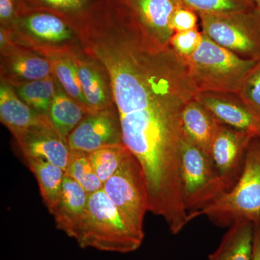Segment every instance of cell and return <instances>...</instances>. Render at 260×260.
I'll use <instances>...</instances> for the list:
<instances>
[{
    "mask_svg": "<svg viewBox=\"0 0 260 260\" xmlns=\"http://www.w3.org/2000/svg\"><path fill=\"white\" fill-rule=\"evenodd\" d=\"M201 215L221 227L242 220L260 222V135L251 138L242 174L236 184L203 209L189 213V221Z\"/></svg>",
    "mask_w": 260,
    "mask_h": 260,
    "instance_id": "cell-1",
    "label": "cell"
},
{
    "mask_svg": "<svg viewBox=\"0 0 260 260\" xmlns=\"http://www.w3.org/2000/svg\"><path fill=\"white\" fill-rule=\"evenodd\" d=\"M144 237L126 221L102 188L89 194L85 217L74 239L83 249L126 254L136 251Z\"/></svg>",
    "mask_w": 260,
    "mask_h": 260,
    "instance_id": "cell-2",
    "label": "cell"
},
{
    "mask_svg": "<svg viewBox=\"0 0 260 260\" xmlns=\"http://www.w3.org/2000/svg\"><path fill=\"white\" fill-rule=\"evenodd\" d=\"M203 34L197 51L189 57L184 58L197 88L199 92L237 95L244 80L260 61L241 57Z\"/></svg>",
    "mask_w": 260,
    "mask_h": 260,
    "instance_id": "cell-3",
    "label": "cell"
},
{
    "mask_svg": "<svg viewBox=\"0 0 260 260\" xmlns=\"http://www.w3.org/2000/svg\"><path fill=\"white\" fill-rule=\"evenodd\" d=\"M180 177L183 200L189 213L203 209L229 191L210 155L185 135L181 147Z\"/></svg>",
    "mask_w": 260,
    "mask_h": 260,
    "instance_id": "cell-4",
    "label": "cell"
},
{
    "mask_svg": "<svg viewBox=\"0 0 260 260\" xmlns=\"http://www.w3.org/2000/svg\"><path fill=\"white\" fill-rule=\"evenodd\" d=\"M198 16L202 32L214 42L244 59L260 61V15L256 7Z\"/></svg>",
    "mask_w": 260,
    "mask_h": 260,
    "instance_id": "cell-5",
    "label": "cell"
},
{
    "mask_svg": "<svg viewBox=\"0 0 260 260\" xmlns=\"http://www.w3.org/2000/svg\"><path fill=\"white\" fill-rule=\"evenodd\" d=\"M103 189L135 230L145 236L144 218L149 211L146 181L139 161L131 153L103 184Z\"/></svg>",
    "mask_w": 260,
    "mask_h": 260,
    "instance_id": "cell-6",
    "label": "cell"
},
{
    "mask_svg": "<svg viewBox=\"0 0 260 260\" xmlns=\"http://www.w3.org/2000/svg\"><path fill=\"white\" fill-rule=\"evenodd\" d=\"M67 143L72 151L85 153L107 145L123 143L116 108L89 113L70 133Z\"/></svg>",
    "mask_w": 260,
    "mask_h": 260,
    "instance_id": "cell-7",
    "label": "cell"
},
{
    "mask_svg": "<svg viewBox=\"0 0 260 260\" xmlns=\"http://www.w3.org/2000/svg\"><path fill=\"white\" fill-rule=\"evenodd\" d=\"M254 135L221 123L215 133L210 146V156L229 190L240 177L246 149Z\"/></svg>",
    "mask_w": 260,
    "mask_h": 260,
    "instance_id": "cell-8",
    "label": "cell"
},
{
    "mask_svg": "<svg viewBox=\"0 0 260 260\" xmlns=\"http://www.w3.org/2000/svg\"><path fill=\"white\" fill-rule=\"evenodd\" d=\"M25 158L40 159L66 170L70 155L67 140L50 121L14 136Z\"/></svg>",
    "mask_w": 260,
    "mask_h": 260,
    "instance_id": "cell-9",
    "label": "cell"
},
{
    "mask_svg": "<svg viewBox=\"0 0 260 260\" xmlns=\"http://www.w3.org/2000/svg\"><path fill=\"white\" fill-rule=\"evenodd\" d=\"M234 94L198 92L195 99L198 101L214 117L224 124L253 134L260 135V124L244 105L239 96Z\"/></svg>",
    "mask_w": 260,
    "mask_h": 260,
    "instance_id": "cell-10",
    "label": "cell"
},
{
    "mask_svg": "<svg viewBox=\"0 0 260 260\" xmlns=\"http://www.w3.org/2000/svg\"><path fill=\"white\" fill-rule=\"evenodd\" d=\"M139 23L164 46H170L174 34L171 28L173 13L182 5L179 0H125Z\"/></svg>",
    "mask_w": 260,
    "mask_h": 260,
    "instance_id": "cell-11",
    "label": "cell"
},
{
    "mask_svg": "<svg viewBox=\"0 0 260 260\" xmlns=\"http://www.w3.org/2000/svg\"><path fill=\"white\" fill-rule=\"evenodd\" d=\"M88 196L78 182L65 174L59 200L50 213L56 229L75 239L85 217Z\"/></svg>",
    "mask_w": 260,
    "mask_h": 260,
    "instance_id": "cell-12",
    "label": "cell"
},
{
    "mask_svg": "<svg viewBox=\"0 0 260 260\" xmlns=\"http://www.w3.org/2000/svg\"><path fill=\"white\" fill-rule=\"evenodd\" d=\"M0 119L13 136L49 121L47 116L34 110L5 84L0 87Z\"/></svg>",
    "mask_w": 260,
    "mask_h": 260,
    "instance_id": "cell-13",
    "label": "cell"
},
{
    "mask_svg": "<svg viewBox=\"0 0 260 260\" xmlns=\"http://www.w3.org/2000/svg\"><path fill=\"white\" fill-rule=\"evenodd\" d=\"M220 123L196 99L184 108L182 124L184 135L210 155V146Z\"/></svg>",
    "mask_w": 260,
    "mask_h": 260,
    "instance_id": "cell-14",
    "label": "cell"
},
{
    "mask_svg": "<svg viewBox=\"0 0 260 260\" xmlns=\"http://www.w3.org/2000/svg\"><path fill=\"white\" fill-rule=\"evenodd\" d=\"M16 22L34 37L46 42H64L71 39L74 31L69 22L45 11L22 12Z\"/></svg>",
    "mask_w": 260,
    "mask_h": 260,
    "instance_id": "cell-15",
    "label": "cell"
},
{
    "mask_svg": "<svg viewBox=\"0 0 260 260\" xmlns=\"http://www.w3.org/2000/svg\"><path fill=\"white\" fill-rule=\"evenodd\" d=\"M254 232L252 222L242 220L233 224L208 260H251Z\"/></svg>",
    "mask_w": 260,
    "mask_h": 260,
    "instance_id": "cell-16",
    "label": "cell"
},
{
    "mask_svg": "<svg viewBox=\"0 0 260 260\" xmlns=\"http://www.w3.org/2000/svg\"><path fill=\"white\" fill-rule=\"evenodd\" d=\"M58 86L48 117L56 132L67 140L88 113Z\"/></svg>",
    "mask_w": 260,
    "mask_h": 260,
    "instance_id": "cell-17",
    "label": "cell"
},
{
    "mask_svg": "<svg viewBox=\"0 0 260 260\" xmlns=\"http://www.w3.org/2000/svg\"><path fill=\"white\" fill-rule=\"evenodd\" d=\"M25 160L37 179L43 201L51 213L59 200L65 172L60 167L40 159L28 158Z\"/></svg>",
    "mask_w": 260,
    "mask_h": 260,
    "instance_id": "cell-18",
    "label": "cell"
},
{
    "mask_svg": "<svg viewBox=\"0 0 260 260\" xmlns=\"http://www.w3.org/2000/svg\"><path fill=\"white\" fill-rule=\"evenodd\" d=\"M104 0H19L20 13L45 11L59 15L69 23L91 12Z\"/></svg>",
    "mask_w": 260,
    "mask_h": 260,
    "instance_id": "cell-19",
    "label": "cell"
},
{
    "mask_svg": "<svg viewBox=\"0 0 260 260\" xmlns=\"http://www.w3.org/2000/svg\"><path fill=\"white\" fill-rule=\"evenodd\" d=\"M84 96L89 112H99L112 107L105 82L102 75L90 64L75 61Z\"/></svg>",
    "mask_w": 260,
    "mask_h": 260,
    "instance_id": "cell-20",
    "label": "cell"
},
{
    "mask_svg": "<svg viewBox=\"0 0 260 260\" xmlns=\"http://www.w3.org/2000/svg\"><path fill=\"white\" fill-rule=\"evenodd\" d=\"M57 86L53 78L49 77L46 79L22 84L17 89V93L34 110L48 116Z\"/></svg>",
    "mask_w": 260,
    "mask_h": 260,
    "instance_id": "cell-21",
    "label": "cell"
},
{
    "mask_svg": "<svg viewBox=\"0 0 260 260\" xmlns=\"http://www.w3.org/2000/svg\"><path fill=\"white\" fill-rule=\"evenodd\" d=\"M129 153L125 145L121 143L103 147L88 155L94 170L104 184L117 171Z\"/></svg>",
    "mask_w": 260,
    "mask_h": 260,
    "instance_id": "cell-22",
    "label": "cell"
},
{
    "mask_svg": "<svg viewBox=\"0 0 260 260\" xmlns=\"http://www.w3.org/2000/svg\"><path fill=\"white\" fill-rule=\"evenodd\" d=\"M65 174L78 182L89 194L103 188L102 181L94 170L88 153L70 150Z\"/></svg>",
    "mask_w": 260,
    "mask_h": 260,
    "instance_id": "cell-23",
    "label": "cell"
},
{
    "mask_svg": "<svg viewBox=\"0 0 260 260\" xmlns=\"http://www.w3.org/2000/svg\"><path fill=\"white\" fill-rule=\"evenodd\" d=\"M53 68V64L47 59L32 55L19 56L10 64L13 75L28 82L49 78Z\"/></svg>",
    "mask_w": 260,
    "mask_h": 260,
    "instance_id": "cell-24",
    "label": "cell"
},
{
    "mask_svg": "<svg viewBox=\"0 0 260 260\" xmlns=\"http://www.w3.org/2000/svg\"><path fill=\"white\" fill-rule=\"evenodd\" d=\"M55 74L65 92L88 112L86 100L84 96L75 61L61 59L53 63Z\"/></svg>",
    "mask_w": 260,
    "mask_h": 260,
    "instance_id": "cell-25",
    "label": "cell"
},
{
    "mask_svg": "<svg viewBox=\"0 0 260 260\" xmlns=\"http://www.w3.org/2000/svg\"><path fill=\"white\" fill-rule=\"evenodd\" d=\"M198 14L234 13L255 7L251 0H179Z\"/></svg>",
    "mask_w": 260,
    "mask_h": 260,
    "instance_id": "cell-26",
    "label": "cell"
},
{
    "mask_svg": "<svg viewBox=\"0 0 260 260\" xmlns=\"http://www.w3.org/2000/svg\"><path fill=\"white\" fill-rule=\"evenodd\" d=\"M237 95L260 124V61L244 80Z\"/></svg>",
    "mask_w": 260,
    "mask_h": 260,
    "instance_id": "cell-27",
    "label": "cell"
},
{
    "mask_svg": "<svg viewBox=\"0 0 260 260\" xmlns=\"http://www.w3.org/2000/svg\"><path fill=\"white\" fill-rule=\"evenodd\" d=\"M203 36V32L198 28L174 32L171 39L170 46L177 54L185 59L192 55L200 47Z\"/></svg>",
    "mask_w": 260,
    "mask_h": 260,
    "instance_id": "cell-28",
    "label": "cell"
},
{
    "mask_svg": "<svg viewBox=\"0 0 260 260\" xmlns=\"http://www.w3.org/2000/svg\"><path fill=\"white\" fill-rule=\"evenodd\" d=\"M198 17V13L184 5H181L173 13L171 19V28L174 32L196 29Z\"/></svg>",
    "mask_w": 260,
    "mask_h": 260,
    "instance_id": "cell-29",
    "label": "cell"
},
{
    "mask_svg": "<svg viewBox=\"0 0 260 260\" xmlns=\"http://www.w3.org/2000/svg\"><path fill=\"white\" fill-rule=\"evenodd\" d=\"M20 13L19 0H0V20L3 25L16 21Z\"/></svg>",
    "mask_w": 260,
    "mask_h": 260,
    "instance_id": "cell-30",
    "label": "cell"
},
{
    "mask_svg": "<svg viewBox=\"0 0 260 260\" xmlns=\"http://www.w3.org/2000/svg\"><path fill=\"white\" fill-rule=\"evenodd\" d=\"M252 255L251 260H260V222L254 224Z\"/></svg>",
    "mask_w": 260,
    "mask_h": 260,
    "instance_id": "cell-31",
    "label": "cell"
},
{
    "mask_svg": "<svg viewBox=\"0 0 260 260\" xmlns=\"http://www.w3.org/2000/svg\"><path fill=\"white\" fill-rule=\"evenodd\" d=\"M251 1L254 3V5H255L256 10L259 12L260 15V0H251Z\"/></svg>",
    "mask_w": 260,
    "mask_h": 260,
    "instance_id": "cell-32",
    "label": "cell"
}]
</instances>
